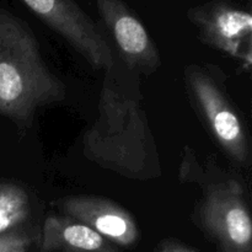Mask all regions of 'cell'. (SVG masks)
I'll return each mask as SVG.
<instances>
[{
    "instance_id": "obj_12",
    "label": "cell",
    "mask_w": 252,
    "mask_h": 252,
    "mask_svg": "<svg viewBox=\"0 0 252 252\" xmlns=\"http://www.w3.org/2000/svg\"><path fill=\"white\" fill-rule=\"evenodd\" d=\"M157 252H194L191 249L186 248V246L181 245L175 241H167V243L162 244Z\"/></svg>"
},
{
    "instance_id": "obj_9",
    "label": "cell",
    "mask_w": 252,
    "mask_h": 252,
    "mask_svg": "<svg viewBox=\"0 0 252 252\" xmlns=\"http://www.w3.org/2000/svg\"><path fill=\"white\" fill-rule=\"evenodd\" d=\"M43 251L117 252L112 243L85 224L69 217H49L42 228Z\"/></svg>"
},
{
    "instance_id": "obj_7",
    "label": "cell",
    "mask_w": 252,
    "mask_h": 252,
    "mask_svg": "<svg viewBox=\"0 0 252 252\" xmlns=\"http://www.w3.org/2000/svg\"><path fill=\"white\" fill-rule=\"evenodd\" d=\"M98 14L112 34L118 52L128 68L138 74L154 73L160 56L144 25L123 0H95Z\"/></svg>"
},
{
    "instance_id": "obj_3",
    "label": "cell",
    "mask_w": 252,
    "mask_h": 252,
    "mask_svg": "<svg viewBox=\"0 0 252 252\" xmlns=\"http://www.w3.org/2000/svg\"><path fill=\"white\" fill-rule=\"evenodd\" d=\"M47 26L61 34L94 69L106 70L115 54L93 20L73 0H22Z\"/></svg>"
},
{
    "instance_id": "obj_1",
    "label": "cell",
    "mask_w": 252,
    "mask_h": 252,
    "mask_svg": "<svg viewBox=\"0 0 252 252\" xmlns=\"http://www.w3.org/2000/svg\"><path fill=\"white\" fill-rule=\"evenodd\" d=\"M83 154L102 169L138 181L161 175L154 134L144 108L139 74L120 56L105 70L96 122L83 137Z\"/></svg>"
},
{
    "instance_id": "obj_8",
    "label": "cell",
    "mask_w": 252,
    "mask_h": 252,
    "mask_svg": "<svg viewBox=\"0 0 252 252\" xmlns=\"http://www.w3.org/2000/svg\"><path fill=\"white\" fill-rule=\"evenodd\" d=\"M66 217L85 224L112 244L130 246L138 240V226L126 209L98 197H71L63 202Z\"/></svg>"
},
{
    "instance_id": "obj_2",
    "label": "cell",
    "mask_w": 252,
    "mask_h": 252,
    "mask_svg": "<svg viewBox=\"0 0 252 252\" xmlns=\"http://www.w3.org/2000/svg\"><path fill=\"white\" fill-rule=\"evenodd\" d=\"M63 97L64 85L44 63L29 25L0 9V116L25 125Z\"/></svg>"
},
{
    "instance_id": "obj_6",
    "label": "cell",
    "mask_w": 252,
    "mask_h": 252,
    "mask_svg": "<svg viewBox=\"0 0 252 252\" xmlns=\"http://www.w3.org/2000/svg\"><path fill=\"white\" fill-rule=\"evenodd\" d=\"M186 80L219 145L238 162L248 161L249 144L245 128L213 78L199 66L191 65L186 69Z\"/></svg>"
},
{
    "instance_id": "obj_10",
    "label": "cell",
    "mask_w": 252,
    "mask_h": 252,
    "mask_svg": "<svg viewBox=\"0 0 252 252\" xmlns=\"http://www.w3.org/2000/svg\"><path fill=\"white\" fill-rule=\"evenodd\" d=\"M30 214L29 194L14 184H0V234L14 231Z\"/></svg>"
},
{
    "instance_id": "obj_4",
    "label": "cell",
    "mask_w": 252,
    "mask_h": 252,
    "mask_svg": "<svg viewBox=\"0 0 252 252\" xmlns=\"http://www.w3.org/2000/svg\"><path fill=\"white\" fill-rule=\"evenodd\" d=\"M187 17L202 42L238 59L250 68L252 16L233 0H211L191 7Z\"/></svg>"
},
{
    "instance_id": "obj_11",
    "label": "cell",
    "mask_w": 252,
    "mask_h": 252,
    "mask_svg": "<svg viewBox=\"0 0 252 252\" xmlns=\"http://www.w3.org/2000/svg\"><path fill=\"white\" fill-rule=\"evenodd\" d=\"M31 239L24 233L10 231L0 234V252H26Z\"/></svg>"
},
{
    "instance_id": "obj_5",
    "label": "cell",
    "mask_w": 252,
    "mask_h": 252,
    "mask_svg": "<svg viewBox=\"0 0 252 252\" xmlns=\"http://www.w3.org/2000/svg\"><path fill=\"white\" fill-rule=\"evenodd\" d=\"M201 220L223 252H252L250 212L238 182L209 189L201 207Z\"/></svg>"
}]
</instances>
